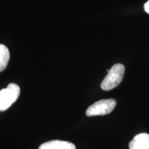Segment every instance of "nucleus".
Segmentation results:
<instances>
[{"instance_id":"1","label":"nucleus","mask_w":149,"mask_h":149,"mask_svg":"<svg viewBox=\"0 0 149 149\" xmlns=\"http://www.w3.org/2000/svg\"><path fill=\"white\" fill-rule=\"evenodd\" d=\"M125 67L123 64H116L113 66L101 84L102 90L108 91L116 88L122 82Z\"/></svg>"},{"instance_id":"2","label":"nucleus","mask_w":149,"mask_h":149,"mask_svg":"<svg viewBox=\"0 0 149 149\" xmlns=\"http://www.w3.org/2000/svg\"><path fill=\"white\" fill-rule=\"evenodd\" d=\"M20 94L19 86L16 84H10L6 88L0 91V111H6L16 102Z\"/></svg>"},{"instance_id":"3","label":"nucleus","mask_w":149,"mask_h":149,"mask_svg":"<svg viewBox=\"0 0 149 149\" xmlns=\"http://www.w3.org/2000/svg\"><path fill=\"white\" fill-rule=\"evenodd\" d=\"M116 104V101L113 99L100 100L90 106L86 110V114L88 117L109 114L114 110Z\"/></svg>"},{"instance_id":"4","label":"nucleus","mask_w":149,"mask_h":149,"mask_svg":"<svg viewBox=\"0 0 149 149\" xmlns=\"http://www.w3.org/2000/svg\"><path fill=\"white\" fill-rule=\"evenodd\" d=\"M130 149H149V135L141 133L136 135L129 143Z\"/></svg>"},{"instance_id":"5","label":"nucleus","mask_w":149,"mask_h":149,"mask_svg":"<svg viewBox=\"0 0 149 149\" xmlns=\"http://www.w3.org/2000/svg\"><path fill=\"white\" fill-rule=\"evenodd\" d=\"M38 149H76V147L69 141L53 140L44 143Z\"/></svg>"},{"instance_id":"6","label":"nucleus","mask_w":149,"mask_h":149,"mask_svg":"<svg viewBox=\"0 0 149 149\" xmlns=\"http://www.w3.org/2000/svg\"><path fill=\"white\" fill-rule=\"evenodd\" d=\"M10 59V53L8 48L3 44H0V72H2L7 67Z\"/></svg>"},{"instance_id":"7","label":"nucleus","mask_w":149,"mask_h":149,"mask_svg":"<svg viewBox=\"0 0 149 149\" xmlns=\"http://www.w3.org/2000/svg\"><path fill=\"white\" fill-rule=\"evenodd\" d=\"M144 10L146 11L147 13L149 14V1H147V2L144 4Z\"/></svg>"}]
</instances>
